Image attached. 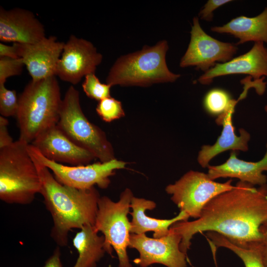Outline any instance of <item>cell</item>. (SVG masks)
<instances>
[{"instance_id": "21", "label": "cell", "mask_w": 267, "mask_h": 267, "mask_svg": "<svg viewBox=\"0 0 267 267\" xmlns=\"http://www.w3.org/2000/svg\"><path fill=\"white\" fill-rule=\"evenodd\" d=\"M98 232L94 225H88L76 234L73 245L79 256L73 267H96L106 252L104 237Z\"/></svg>"}, {"instance_id": "24", "label": "cell", "mask_w": 267, "mask_h": 267, "mask_svg": "<svg viewBox=\"0 0 267 267\" xmlns=\"http://www.w3.org/2000/svg\"><path fill=\"white\" fill-rule=\"evenodd\" d=\"M96 111L101 119L106 122H111L125 115L121 101L111 96L98 101Z\"/></svg>"}, {"instance_id": "18", "label": "cell", "mask_w": 267, "mask_h": 267, "mask_svg": "<svg viewBox=\"0 0 267 267\" xmlns=\"http://www.w3.org/2000/svg\"><path fill=\"white\" fill-rule=\"evenodd\" d=\"M208 175L215 180L221 178H236L239 181L253 185L261 186L267 183V177L263 174L267 171V151L263 158L257 162H247L239 159L235 151H232L228 159L223 164L208 167Z\"/></svg>"}, {"instance_id": "11", "label": "cell", "mask_w": 267, "mask_h": 267, "mask_svg": "<svg viewBox=\"0 0 267 267\" xmlns=\"http://www.w3.org/2000/svg\"><path fill=\"white\" fill-rule=\"evenodd\" d=\"M180 235L172 228L161 238H150L145 233H131L129 247L135 249L139 256L134 262L140 267L159 264L167 267H187L186 254L180 249Z\"/></svg>"}, {"instance_id": "20", "label": "cell", "mask_w": 267, "mask_h": 267, "mask_svg": "<svg viewBox=\"0 0 267 267\" xmlns=\"http://www.w3.org/2000/svg\"><path fill=\"white\" fill-rule=\"evenodd\" d=\"M211 30L233 36L239 39L237 44L252 41L267 43V6L256 16H240L222 26L212 27Z\"/></svg>"}, {"instance_id": "12", "label": "cell", "mask_w": 267, "mask_h": 267, "mask_svg": "<svg viewBox=\"0 0 267 267\" xmlns=\"http://www.w3.org/2000/svg\"><path fill=\"white\" fill-rule=\"evenodd\" d=\"M102 58L90 42L71 35L64 44L56 76L64 82L76 85L83 77L95 73Z\"/></svg>"}, {"instance_id": "29", "label": "cell", "mask_w": 267, "mask_h": 267, "mask_svg": "<svg viewBox=\"0 0 267 267\" xmlns=\"http://www.w3.org/2000/svg\"><path fill=\"white\" fill-rule=\"evenodd\" d=\"M8 121L6 117H0V149L11 145L14 141L9 135L7 126Z\"/></svg>"}, {"instance_id": "8", "label": "cell", "mask_w": 267, "mask_h": 267, "mask_svg": "<svg viewBox=\"0 0 267 267\" xmlns=\"http://www.w3.org/2000/svg\"><path fill=\"white\" fill-rule=\"evenodd\" d=\"M232 180L221 183L210 178L207 174L189 171L174 184L166 187L171 199L188 216L198 219L205 205L218 195L231 190Z\"/></svg>"}, {"instance_id": "1", "label": "cell", "mask_w": 267, "mask_h": 267, "mask_svg": "<svg viewBox=\"0 0 267 267\" xmlns=\"http://www.w3.org/2000/svg\"><path fill=\"white\" fill-rule=\"evenodd\" d=\"M267 221V184L255 187L239 181L230 190L211 200L197 220L178 222L170 227L181 237L180 250L186 254L198 233L214 232L237 246L247 248L262 238L261 225Z\"/></svg>"}, {"instance_id": "13", "label": "cell", "mask_w": 267, "mask_h": 267, "mask_svg": "<svg viewBox=\"0 0 267 267\" xmlns=\"http://www.w3.org/2000/svg\"><path fill=\"white\" fill-rule=\"evenodd\" d=\"M30 144L46 158L60 164L85 165L95 158L90 152L71 140L57 124L41 133Z\"/></svg>"}, {"instance_id": "16", "label": "cell", "mask_w": 267, "mask_h": 267, "mask_svg": "<svg viewBox=\"0 0 267 267\" xmlns=\"http://www.w3.org/2000/svg\"><path fill=\"white\" fill-rule=\"evenodd\" d=\"M234 74H247L254 80L267 77V47L263 42H256L247 52L225 63H218L197 80L209 85L217 77Z\"/></svg>"}, {"instance_id": "30", "label": "cell", "mask_w": 267, "mask_h": 267, "mask_svg": "<svg viewBox=\"0 0 267 267\" xmlns=\"http://www.w3.org/2000/svg\"><path fill=\"white\" fill-rule=\"evenodd\" d=\"M260 230L262 234L259 243L260 254L264 265L267 267V221L261 225Z\"/></svg>"}, {"instance_id": "9", "label": "cell", "mask_w": 267, "mask_h": 267, "mask_svg": "<svg viewBox=\"0 0 267 267\" xmlns=\"http://www.w3.org/2000/svg\"><path fill=\"white\" fill-rule=\"evenodd\" d=\"M28 149L52 172L58 182L80 189H90L95 184L102 189L107 188L110 183V177L114 174L115 170L124 169L127 164L115 158L92 164L64 165L46 158L31 144H28Z\"/></svg>"}, {"instance_id": "2", "label": "cell", "mask_w": 267, "mask_h": 267, "mask_svg": "<svg viewBox=\"0 0 267 267\" xmlns=\"http://www.w3.org/2000/svg\"><path fill=\"white\" fill-rule=\"evenodd\" d=\"M28 151L39 173L40 194L52 219L51 237L58 246H66L70 230L94 225L100 197L98 191L94 187L80 189L60 183L49 170Z\"/></svg>"}, {"instance_id": "22", "label": "cell", "mask_w": 267, "mask_h": 267, "mask_svg": "<svg viewBox=\"0 0 267 267\" xmlns=\"http://www.w3.org/2000/svg\"><path fill=\"white\" fill-rule=\"evenodd\" d=\"M207 238L212 250L216 251L219 247L226 248L235 254L243 262L245 267H265L262 262L259 243L247 248L236 246L222 235L214 232H208Z\"/></svg>"}, {"instance_id": "31", "label": "cell", "mask_w": 267, "mask_h": 267, "mask_svg": "<svg viewBox=\"0 0 267 267\" xmlns=\"http://www.w3.org/2000/svg\"><path fill=\"white\" fill-rule=\"evenodd\" d=\"M0 57L20 58L16 43H13L12 45H8L1 42L0 43Z\"/></svg>"}, {"instance_id": "7", "label": "cell", "mask_w": 267, "mask_h": 267, "mask_svg": "<svg viewBox=\"0 0 267 267\" xmlns=\"http://www.w3.org/2000/svg\"><path fill=\"white\" fill-rule=\"evenodd\" d=\"M134 196L131 189L126 188L120 199L114 202L107 196L100 197L94 227L101 232L105 238L106 252L111 255L112 248L119 260V267H133L127 249L129 247L131 224L127 215L130 213Z\"/></svg>"}, {"instance_id": "32", "label": "cell", "mask_w": 267, "mask_h": 267, "mask_svg": "<svg viewBox=\"0 0 267 267\" xmlns=\"http://www.w3.org/2000/svg\"><path fill=\"white\" fill-rule=\"evenodd\" d=\"M60 255L59 247L57 246L42 267H63Z\"/></svg>"}, {"instance_id": "17", "label": "cell", "mask_w": 267, "mask_h": 267, "mask_svg": "<svg viewBox=\"0 0 267 267\" xmlns=\"http://www.w3.org/2000/svg\"><path fill=\"white\" fill-rule=\"evenodd\" d=\"M238 100L232 99L227 110L216 118L217 124L222 125V130L214 144L203 145L199 152L197 161L203 168H208L211 160L224 151L248 150L250 134L245 129H240L239 135H236L232 123V115Z\"/></svg>"}, {"instance_id": "19", "label": "cell", "mask_w": 267, "mask_h": 267, "mask_svg": "<svg viewBox=\"0 0 267 267\" xmlns=\"http://www.w3.org/2000/svg\"><path fill=\"white\" fill-rule=\"evenodd\" d=\"M156 203L151 200L133 196L130 205L132 212L131 222V233L141 234L147 231L154 232L153 237L161 238L168 234L170 227L176 222L187 221L189 217L184 211H180L178 216L169 220H160L146 216L145 211L153 210Z\"/></svg>"}, {"instance_id": "28", "label": "cell", "mask_w": 267, "mask_h": 267, "mask_svg": "<svg viewBox=\"0 0 267 267\" xmlns=\"http://www.w3.org/2000/svg\"><path fill=\"white\" fill-rule=\"evenodd\" d=\"M230 0H209L200 10L199 16L201 19L211 22L213 18V12L221 6L229 2Z\"/></svg>"}, {"instance_id": "23", "label": "cell", "mask_w": 267, "mask_h": 267, "mask_svg": "<svg viewBox=\"0 0 267 267\" xmlns=\"http://www.w3.org/2000/svg\"><path fill=\"white\" fill-rule=\"evenodd\" d=\"M232 100L226 90L218 88L213 89L206 94L203 105L209 114L219 116L227 110Z\"/></svg>"}, {"instance_id": "6", "label": "cell", "mask_w": 267, "mask_h": 267, "mask_svg": "<svg viewBox=\"0 0 267 267\" xmlns=\"http://www.w3.org/2000/svg\"><path fill=\"white\" fill-rule=\"evenodd\" d=\"M57 126L74 143L90 152L100 162L115 158L105 133L84 115L79 92L73 86L68 88L62 99Z\"/></svg>"}, {"instance_id": "3", "label": "cell", "mask_w": 267, "mask_h": 267, "mask_svg": "<svg viewBox=\"0 0 267 267\" xmlns=\"http://www.w3.org/2000/svg\"><path fill=\"white\" fill-rule=\"evenodd\" d=\"M62 99L56 76L31 81L18 97L19 139L29 144L58 122Z\"/></svg>"}, {"instance_id": "15", "label": "cell", "mask_w": 267, "mask_h": 267, "mask_svg": "<svg viewBox=\"0 0 267 267\" xmlns=\"http://www.w3.org/2000/svg\"><path fill=\"white\" fill-rule=\"evenodd\" d=\"M45 37L43 25L31 11L20 8H0V40L32 44Z\"/></svg>"}, {"instance_id": "4", "label": "cell", "mask_w": 267, "mask_h": 267, "mask_svg": "<svg viewBox=\"0 0 267 267\" xmlns=\"http://www.w3.org/2000/svg\"><path fill=\"white\" fill-rule=\"evenodd\" d=\"M168 49V42L162 40L154 45H145L140 50L120 56L110 68L106 83L112 87H147L175 82L180 75L172 72L167 66Z\"/></svg>"}, {"instance_id": "10", "label": "cell", "mask_w": 267, "mask_h": 267, "mask_svg": "<svg viewBox=\"0 0 267 267\" xmlns=\"http://www.w3.org/2000/svg\"><path fill=\"white\" fill-rule=\"evenodd\" d=\"M190 35L188 47L180 61L181 67L195 66L205 73L217 62L230 60L238 50L236 45L220 41L205 33L198 17L193 19Z\"/></svg>"}, {"instance_id": "25", "label": "cell", "mask_w": 267, "mask_h": 267, "mask_svg": "<svg viewBox=\"0 0 267 267\" xmlns=\"http://www.w3.org/2000/svg\"><path fill=\"white\" fill-rule=\"evenodd\" d=\"M85 77L82 88L87 96L98 101L111 96V85L101 83L94 73L89 74Z\"/></svg>"}, {"instance_id": "5", "label": "cell", "mask_w": 267, "mask_h": 267, "mask_svg": "<svg viewBox=\"0 0 267 267\" xmlns=\"http://www.w3.org/2000/svg\"><path fill=\"white\" fill-rule=\"evenodd\" d=\"M28 144L18 139L0 149V199L6 203L30 204L40 193L41 180Z\"/></svg>"}, {"instance_id": "14", "label": "cell", "mask_w": 267, "mask_h": 267, "mask_svg": "<svg viewBox=\"0 0 267 267\" xmlns=\"http://www.w3.org/2000/svg\"><path fill=\"white\" fill-rule=\"evenodd\" d=\"M16 44L18 56L23 60L32 81L56 76L57 65L65 43L51 36L35 44Z\"/></svg>"}, {"instance_id": "26", "label": "cell", "mask_w": 267, "mask_h": 267, "mask_svg": "<svg viewBox=\"0 0 267 267\" xmlns=\"http://www.w3.org/2000/svg\"><path fill=\"white\" fill-rule=\"evenodd\" d=\"M18 108V97L15 90L7 89L0 85V113L2 116H16Z\"/></svg>"}, {"instance_id": "27", "label": "cell", "mask_w": 267, "mask_h": 267, "mask_svg": "<svg viewBox=\"0 0 267 267\" xmlns=\"http://www.w3.org/2000/svg\"><path fill=\"white\" fill-rule=\"evenodd\" d=\"M24 65L21 58L0 57V85H4L10 77L21 74Z\"/></svg>"}]
</instances>
